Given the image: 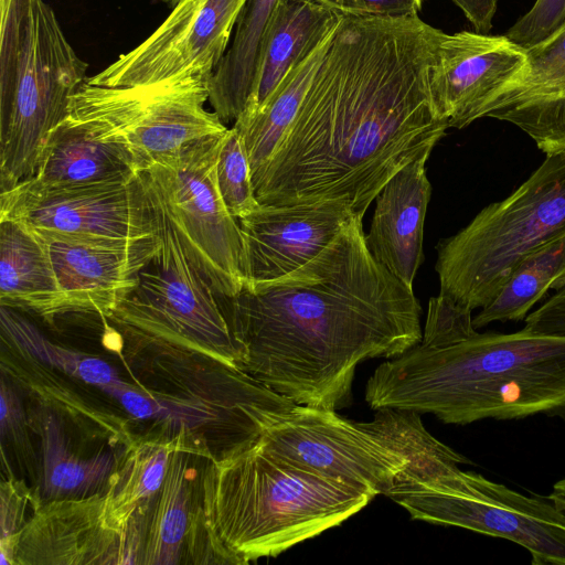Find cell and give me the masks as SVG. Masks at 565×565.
<instances>
[{"label":"cell","instance_id":"9a60e30c","mask_svg":"<svg viewBox=\"0 0 565 565\" xmlns=\"http://www.w3.org/2000/svg\"><path fill=\"white\" fill-rule=\"evenodd\" d=\"M30 230L47 252L67 313H94L103 319L137 287L141 271L160 247L158 234L138 239H109Z\"/></svg>","mask_w":565,"mask_h":565},{"label":"cell","instance_id":"4dcf8cb0","mask_svg":"<svg viewBox=\"0 0 565 565\" xmlns=\"http://www.w3.org/2000/svg\"><path fill=\"white\" fill-rule=\"evenodd\" d=\"M564 23L565 0H536L504 35L526 50L551 36Z\"/></svg>","mask_w":565,"mask_h":565},{"label":"cell","instance_id":"e0dca14e","mask_svg":"<svg viewBox=\"0 0 565 565\" xmlns=\"http://www.w3.org/2000/svg\"><path fill=\"white\" fill-rule=\"evenodd\" d=\"M339 201L259 206L238 220L246 281L280 278L321 253L354 217Z\"/></svg>","mask_w":565,"mask_h":565},{"label":"cell","instance_id":"ffe728a7","mask_svg":"<svg viewBox=\"0 0 565 565\" xmlns=\"http://www.w3.org/2000/svg\"><path fill=\"white\" fill-rule=\"evenodd\" d=\"M341 18L311 0H280L264 41L250 98L242 115L257 110L291 67L335 31Z\"/></svg>","mask_w":565,"mask_h":565},{"label":"cell","instance_id":"6da1fadb","mask_svg":"<svg viewBox=\"0 0 565 565\" xmlns=\"http://www.w3.org/2000/svg\"><path fill=\"white\" fill-rule=\"evenodd\" d=\"M440 32L418 14L342 15L294 122L253 179L259 204L339 201L363 218L449 128L430 84Z\"/></svg>","mask_w":565,"mask_h":565},{"label":"cell","instance_id":"7402d4cb","mask_svg":"<svg viewBox=\"0 0 565 565\" xmlns=\"http://www.w3.org/2000/svg\"><path fill=\"white\" fill-rule=\"evenodd\" d=\"M138 173L119 148L66 116L50 132L32 178L44 184L77 185L129 181Z\"/></svg>","mask_w":565,"mask_h":565},{"label":"cell","instance_id":"4fadbf2b","mask_svg":"<svg viewBox=\"0 0 565 565\" xmlns=\"http://www.w3.org/2000/svg\"><path fill=\"white\" fill-rule=\"evenodd\" d=\"M246 1L180 0L149 38L86 82L109 87L209 82Z\"/></svg>","mask_w":565,"mask_h":565},{"label":"cell","instance_id":"d6a6232c","mask_svg":"<svg viewBox=\"0 0 565 565\" xmlns=\"http://www.w3.org/2000/svg\"><path fill=\"white\" fill-rule=\"evenodd\" d=\"M340 15L403 17L418 14L424 0H311Z\"/></svg>","mask_w":565,"mask_h":565},{"label":"cell","instance_id":"1f68e13d","mask_svg":"<svg viewBox=\"0 0 565 565\" xmlns=\"http://www.w3.org/2000/svg\"><path fill=\"white\" fill-rule=\"evenodd\" d=\"M31 493L19 480L9 479L1 483V565H13L14 547L19 534L26 524V508Z\"/></svg>","mask_w":565,"mask_h":565},{"label":"cell","instance_id":"5bb4252c","mask_svg":"<svg viewBox=\"0 0 565 565\" xmlns=\"http://www.w3.org/2000/svg\"><path fill=\"white\" fill-rule=\"evenodd\" d=\"M527 66L526 50L507 35L440 32L430 70L437 109L449 128L462 129L495 97L516 83Z\"/></svg>","mask_w":565,"mask_h":565},{"label":"cell","instance_id":"d6986e66","mask_svg":"<svg viewBox=\"0 0 565 565\" xmlns=\"http://www.w3.org/2000/svg\"><path fill=\"white\" fill-rule=\"evenodd\" d=\"M426 150L401 169L375 198L366 246L373 258L409 288L423 262V230L431 185Z\"/></svg>","mask_w":565,"mask_h":565},{"label":"cell","instance_id":"44dd1931","mask_svg":"<svg viewBox=\"0 0 565 565\" xmlns=\"http://www.w3.org/2000/svg\"><path fill=\"white\" fill-rule=\"evenodd\" d=\"M0 305L52 320L67 313L47 252L22 223L0 220Z\"/></svg>","mask_w":565,"mask_h":565},{"label":"cell","instance_id":"ac0fdd59","mask_svg":"<svg viewBox=\"0 0 565 565\" xmlns=\"http://www.w3.org/2000/svg\"><path fill=\"white\" fill-rule=\"evenodd\" d=\"M526 53L524 75L490 102L480 118L516 126L546 156L565 154V23Z\"/></svg>","mask_w":565,"mask_h":565},{"label":"cell","instance_id":"5b68a950","mask_svg":"<svg viewBox=\"0 0 565 565\" xmlns=\"http://www.w3.org/2000/svg\"><path fill=\"white\" fill-rule=\"evenodd\" d=\"M565 235V154L546 156L509 196L439 241V295L471 311L486 307L522 259Z\"/></svg>","mask_w":565,"mask_h":565},{"label":"cell","instance_id":"d4e9b609","mask_svg":"<svg viewBox=\"0 0 565 565\" xmlns=\"http://www.w3.org/2000/svg\"><path fill=\"white\" fill-rule=\"evenodd\" d=\"M334 32L291 67L257 110L242 115L234 121L233 127L242 136L246 148L252 180L266 166L288 132L323 62Z\"/></svg>","mask_w":565,"mask_h":565},{"label":"cell","instance_id":"f546056e","mask_svg":"<svg viewBox=\"0 0 565 565\" xmlns=\"http://www.w3.org/2000/svg\"><path fill=\"white\" fill-rule=\"evenodd\" d=\"M215 179L226 209L236 220L259 206L246 148L234 127L223 135L215 164Z\"/></svg>","mask_w":565,"mask_h":565},{"label":"cell","instance_id":"7c38bea8","mask_svg":"<svg viewBox=\"0 0 565 565\" xmlns=\"http://www.w3.org/2000/svg\"><path fill=\"white\" fill-rule=\"evenodd\" d=\"M63 235L138 239L157 234L143 174L96 184L51 185L30 178L0 193V220Z\"/></svg>","mask_w":565,"mask_h":565},{"label":"cell","instance_id":"f1b7e54d","mask_svg":"<svg viewBox=\"0 0 565 565\" xmlns=\"http://www.w3.org/2000/svg\"><path fill=\"white\" fill-rule=\"evenodd\" d=\"M1 328L17 347L70 376L99 388L121 381L107 362L50 342L11 308L1 306Z\"/></svg>","mask_w":565,"mask_h":565},{"label":"cell","instance_id":"8992f818","mask_svg":"<svg viewBox=\"0 0 565 565\" xmlns=\"http://www.w3.org/2000/svg\"><path fill=\"white\" fill-rule=\"evenodd\" d=\"M413 519L459 526L524 547L534 565H565V518L550 500L527 497L458 465H408L385 493Z\"/></svg>","mask_w":565,"mask_h":565},{"label":"cell","instance_id":"836d02e7","mask_svg":"<svg viewBox=\"0 0 565 565\" xmlns=\"http://www.w3.org/2000/svg\"><path fill=\"white\" fill-rule=\"evenodd\" d=\"M24 415L19 398L17 397L13 388L7 384L6 380L1 382V436L11 441L22 443L28 448L29 444L25 441V431L23 424Z\"/></svg>","mask_w":565,"mask_h":565},{"label":"cell","instance_id":"f35d334b","mask_svg":"<svg viewBox=\"0 0 565 565\" xmlns=\"http://www.w3.org/2000/svg\"><path fill=\"white\" fill-rule=\"evenodd\" d=\"M161 1L174 7L180 0H161Z\"/></svg>","mask_w":565,"mask_h":565},{"label":"cell","instance_id":"d590c367","mask_svg":"<svg viewBox=\"0 0 565 565\" xmlns=\"http://www.w3.org/2000/svg\"><path fill=\"white\" fill-rule=\"evenodd\" d=\"M466 15L476 32L488 34L497 11V0H451Z\"/></svg>","mask_w":565,"mask_h":565},{"label":"cell","instance_id":"4316f807","mask_svg":"<svg viewBox=\"0 0 565 565\" xmlns=\"http://www.w3.org/2000/svg\"><path fill=\"white\" fill-rule=\"evenodd\" d=\"M42 452L41 502L83 499L106 490L117 469L110 454L83 458L71 451L57 418L43 413L34 422Z\"/></svg>","mask_w":565,"mask_h":565},{"label":"cell","instance_id":"8d00e7d4","mask_svg":"<svg viewBox=\"0 0 565 565\" xmlns=\"http://www.w3.org/2000/svg\"><path fill=\"white\" fill-rule=\"evenodd\" d=\"M547 499H550L554 504L555 507L557 508V510L563 514V516L565 518V498L563 497H559V495H555V494H550L547 497Z\"/></svg>","mask_w":565,"mask_h":565},{"label":"cell","instance_id":"30bf717a","mask_svg":"<svg viewBox=\"0 0 565 565\" xmlns=\"http://www.w3.org/2000/svg\"><path fill=\"white\" fill-rule=\"evenodd\" d=\"M224 134L199 139L142 174L190 263L216 296L232 297L246 281V255L238 220L226 209L215 179Z\"/></svg>","mask_w":565,"mask_h":565},{"label":"cell","instance_id":"74e56055","mask_svg":"<svg viewBox=\"0 0 565 565\" xmlns=\"http://www.w3.org/2000/svg\"><path fill=\"white\" fill-rule=\"evenodd\" d=\"M552 494H555V495H559V497L565 498V478H563V479L558 480V481L553 486Z\"/></svg>","mask_w":565,"mask_h":565},{"label":"cell","instance_id":"3957f363","mask_svg":"<svg viewBox=\"0 0 565 565\" xmlns=\"http://www.w3.org/2000/svg\"><path fill=\"white\" fill-rule=\"evenodd\" d=\"M365 401L456 425L565 414V337L480 333L471 310L438 295L420 341L375 369Z\"/></svg>","mask_w":565,"mask_h":565},{"label":"cell","instance_id":"2e32d148","mask_svg":"<svg viewBox=\"0 0 565 565\" xmlns=\"http://www.w3.org/2000/svg\"><path fill=\"white\" fill-rule=\"evenodd\" d=\"M146 530L119 533L105 522L104 493L41 502L18 536L13 565L138 564Z\"/></svg>","mask_w":565,"mask_h":565},{"label":"cell","instance_id":"603a6c76","mask_svg":"<svg viewBox=\"0 0 565 565\" xmlns=\"http://www.w3.org/2000/svg\"><path fill=\"white\" fill-rule=\"evenodd\" d=\"M280 0H247L231 47L207 82L209 102L225 124L236 120L250 98L264 41Z\"/></svg>","mask_w":565,"mask_h":565},{"label":"cell","instance_id":"277c9868","mask_svg":"<svg viewBox=\"0 0 565 565\" xmlns=\"http://www.w3.org/2000/svg\"><path fill=\"white\" fill-rule=\"evenodd\" d=\"M258 440L210 457L201 478L203 530L218 562L275 557L341 524L373 499L273 457Z\"/></svg>","mask_w":565,"mask_h":565},{"label":"cell","instance_id":"7a4b0ae2","mask_svg":"<svg viewBox=\"0 0 565 565\" xmlns=\"http://www.w3.org/2000/svg\"><path fill=\"white\" fill-rule=\"evenodd\" d=\"M217 298L239 369L298 405H349L361 362L398 356L423 335L413 288L373 258L358 216L298 269Z\"/></svg>","mask_w":565,"mask_h":565},{"label":"cell","instance_id":"ba28073f","mask_svg":"<svg viewBox=\"0 0 565 565\" xmlns=\"http://www.w3.org/2000/svg\"><path fill=\"white\" fill-rule=\"evenodd\" d=\"M146 184L160 247L141 271L137 287L104 320L135 339L200 353L239 369L242 349L216 294L190 263L162 206Z\"/></svg>","mask_w":565,"mask_h":565},{"label":"cell","instance_id":"83f0119b","mask_svg":"<svg viewBox=\"0 0 565 565\" xmlns=\"http://www.w3.org/2000/svg\"><path fill=\"white\" fill-rule=\"evenodd\" d=\"M564 285L565 235L526 255L497 296L472 318L473 327L523 320L551 289Z\"/></svg>","mask_w":565,"mask_h":565},{"label":"cell","instance_id":"e575fe53","mask_svg":"<svg viewBox=\"0 0 565 565\" xmlns=\"http://www.w3.org/2000/svg\"><path fill=\"white\" fill-rule=\"evenodd\" d=\"M102 390L114 396L135 417L149 418L162 414L159 403L126 382L119 381Z\"/></svg>","mask_w":565,"mask_h":565},{"label":"cell","instance_id":"cb8c5ba5","mask_svg":"<svg viewBox=\"0 0 565 565\" xmlns=\"http://www.w3.org/2000/svg\"><path fill=\"white\" fill-rule=\"evenodd\" d=\"M194 447L180 434L175 437L163 483L147 522L141 564L180 562L189 531L194 525L192 498L195 468Z\"/></svg>","mask_w":565,"mask_h":565},{"label":"cell","instance_id":"484cf974","mask_svg":"<svg viewBox=\"0 0 565 565\" xmlns=\"http://www.w3.org/2000/svg\"><path fill=\"white\" fill-rule=\"evenodd\" d=\"M174 444L175 438H150L128 450L104 492L105 522L110 529L119 533L147 529L143 511L163 483Z\"/></svg>","mask_w":565,"mask_h":565},{"label":"cell","instance_id":"9c48e42d","mask_svg":"<svg viewBox=\"0 0 565 565\" xmlns=\"http://www.w3.org/2000/svg\"><path fill=\"white\" fill-rule=\"evenodd\" d=\"M207 81L109 87L85 82L71 99L70 116L115 145L137 172L177 156L190 143L228 128L204 108Z\"/></svg>","mask_w":565,"mask_h":565},{"label":"cell","instance_id":"52a82bcc","mask_svg":"<svg viewBox=\"0 0 565 565\" xmlns=\"http://www.w3.org/2000/svg\"><path fill=\"white\" fill-rule=\"evenodd\" d=\"M87 68L53 9L35 0L14 60L0 70L1 192L35 174L46 139L66 117Z\"/></svg>","mask_w":565,"mask_h":565},{"label":"cell","instance_id":"8fae6325","mask_svg":"<svg viewBox=\"0 0 565 565\" xmlns=\"http://www.w3.org/2000/svg\"><path fill=\"white\" fill-rule=\"evenodd\" d=\"M259 447L290 465L372 495L393 487L409 460L362 422L296 404L268 425Z\"/></svg>","mask_w":565,"mask_h":565}]
</instances>
